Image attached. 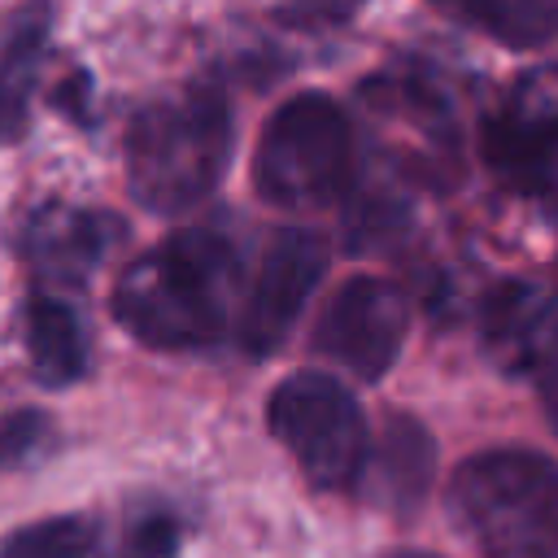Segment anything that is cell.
<instances>
[{
  "mask_svg": "<svg viewBox=\"0 0 558 558\" xmlns=\"http://www.w3.org/2000/svg\"><path fill=\"white\" fill-rule=\"evenodd\" d=\"M240 292V253L214 227H187L135 257L113 283V318L161 353H201L227 340Z\"/></svg>",
  "mask_w": 558,
  "mask_h": 558,
  "instance_id": "obj_1",
  "label": "cell"
},
{
  "mask_svg": "<svg viewBox=\"0 0 558 558\" xmlns=\"http://www.w3.org/2000/svg\"><path fill=\"white\" fill-rule=\"evenodd\" d=\"M235 148L231 105L218 87L153 100L126 126V187L148 214H187L222 183Z\"/></svg>",
  "mask_w": 558,
  "mask_h": 558,
  "instance_id": "obj_2",
  "label": "cell"
},
{
  "mask_svg": "<svg viewBox=\"0 0 558 558\" xmlns=\"http://www.w3.org/2000/svg\"><path fill=\"white\" fill-rule=\"evenodd\" d=\"M445 510L480 558H558V458L480 449L453 466Z\"/></svg>",
  "mask_w": 558,
  "mask_h": 558,
  "instance_id": "obj_3",
  "label": "cell"
},
{
  "mask_svg": "<svg viewBox=\"0 0 558 558\" xmlns=\"http://www.w3.org/2000/svg\"><path fill=\"white\" fill-rule=\"evenodd\" d=\"M353 183L349 113L318 92L283 100L262 126L253 153V187L275 209L336 205Z\"/></svg>",
  "mask_w": 558,
  "mask_h": 558,
  "instance_id": "obj_4",
  "label": "cell"
},
{
  "mask_svg": "<svg viewBox=\"0 0 558 558\" xmlns=\"http://www.w3.org/2000/svg\"><path fill=\"white\" fill-rule=\"evenodd\" d=\"M270 436L292 453L310 488L349 493L366 480L371 427L349 392L327 371H292L266 401Z\"/></svg>",
  "mask_w": 558,
  "mask_h": 558,
  "instance_id": "obj_5",
  "label": "cell"
},
{
  "mask_svg": "<svg viewBox=\"0 0 558 558\" xmlns=\"http://www.w3.org/2000/svg\"><path fill=\"white\" fill-rule=\"evenodd\" d=\"M480 153L506 192L558 209V65L514 78L501 109L484 122Z\"/></svg>",
  "mask_w": 558,
  "mask_h": 558,
  "instance_id": "obj_6",
  "label": "cell"
},
{
  "mask_svg": "<svg viewBox=\"0 0 558 558\" xmlns=\"http://www.w3.org/2000/svg\"><path fill=\"white\" fill-rule=\"evenodd\" d=\"M405 331L410 296L401 292V283L384 275H353L327 296L314 323V353L344 375L375 384L397 366Z\"/></svg>",
  "mask_w": 558,
  "mask_h": 558,
  "instance_id": "obj_7",
  "label": "cell"
},
{
  "mask_svg": "<svg viewBox=\"0 0 558 558\" xmlns=\"http://www.w3.org/2000/svg\"><path fill=\"white\" fill-rule=\"evenodd\" d=\"M327 240L310 227H279L262 244L248 292L240 296V344L248 357H270L301 323L314 288L327 275Z\"/></svg>",
  "mask_w": 558,
  "mask_h": 558,
  "instance_id": "obj_8",
  "label": "cell"
},
{
  "mask_svg": "<svg viewBox=\"0 0 558 558\" xmlns=\"http://www.w3.org/2000/svg\"><path fill=\"white\" fill-rule=\"evenodd\" d=\"M484 357L510 379H541L558 366V292L506 279L497 283L475 314Z\"/></svg>",
  "mask_w": 558,
  "mask_h": 558,
  "instance_id": "obj_9",
  "label": "cell"
},
{
  "mask_svg": "<svg viewBox=\"0 0 558 558\" xmlns=\"http://www.w3.org/2000/svg\"><path fill=\"white\" fill-rule=\"evenodd\" d=\"M122 218L78 205H44L31 214L22 231L26 262L35 275L52 288H83L109 257V248L122 240Z\"/></svg>",
  "mask_w": 558,
  "mask_h": 558,
  "instance_id": "obj_10",
  "label": "cell"
},
{
  "mask_svg": "<svg viewBox=\"0 0 558 558\" xmlns=\"http://www.w3.org/2000/svg\"><path fill=\"white\" fill-rule=\"evenodd\" d=\"M48 52V4L26 0L0 17V144H13L31 126V96Z\"/></svg>",
  "mask_w": 558,
  "mask_h": 558,
  "instance_id": "obj_11",
  "label": "cell"
},
{
  "mask_svg": "<svg viewBox=\"0 0 558 558\" xmlns=\"http://www.w3.org/2000/svg\"><path fill=\"white\" fill-rule=\"evenodd\" d=\"M366 475L375 484V497L392 514H414L436 480V440L414 414H392L379 432V445H371Z\"/></svg>",
  "mask_w": 558,
  "mask_h": 558,
  "instance_id": "obj_12",
  "label": "cell"
},
{
  "mask_svg": "<svg viewBox=\"0 0 558 558\" xmlns=\"http://www.w3.org/2000/svg\"><path fill=\"white\" fill-rule=\"evenodd\" d=\"M22 336H26V357L31 371L44 388H70L87 375V327L78 310L52 292H35L22 314Z\"/></svg>",
  "mask_w": 558,
  "mask_h": 558,
  "instance_id": "obj_13",
  "label": "cell"
},
{
  "mask_svg": "<svg viewBox=\"0 0 558 558\" xmlns=\"http://www.w3.org/2000/svg\"><path fill=\"white\" fill-rule=\"evenodd\" d=\"M432 4L506 48H545L558 39V0H432Z\"/></svg>",
  "mask_w": 558,
  "mask_h": 558,
  "instance_id": "obj_14",
  "label": "cell"
},
{
  "mask_svg": "<svg viewBox=\"0 0 558 558\" xmlns=\"http://www.w3.org/2000/svg\"><path fill=\"white\" fill-rule=\"evenodd\" d=\"M0 558H109V541L92 514H48L0 536Z\"/></svg>",
  "mask_w": 558,
  "mask_h": 558,
  "instance_id": "obj_15",
  "label": "cell"
},
{
  "mask_svg": "<svg viewBox=\"0 0 558 558\" xmlns=\"http://www.w3.org/2000/svg\"><path fill=\"white\" fill-rule=\"evenodd\" d=\"M179 549H183L179 514L157 497L131 501L118 536V558H179Z\"/></svg>",
  "mask_w": 558,
  "mask_h": 558,
  "instance_id": "obj_16",
  "label": "cell"
},
{
  "mask_svg": "<svg viewBox=\"0 0 558 558\" xmlns=\"http://www.w3.org/2000/svg\"><path fill=\"white\" fill-rule=\"evenodd\" d=\"M52 445V423L39 410H13L0 418V471H17L35 462Z\"/></svg>",
  "mask_w": 558,
  "mask_h": 558,
  "instance_id": "obj_17",
  "label": "cell"
},
{
  "mask_svg": "<svg viewBox=\"0 0 558 558\" xmlns=\"http://www.w3.org/2000/svg\"><path fill=\"white\" fill-rule=\"evenodd\" d=\"M362 0H283V13L301 26H336L357 13Z\"/></svg>",
  "mask_w": 558,
  "mask_h": 558,
  "instance_id": "obj_18",
  "label": "cell"
},
{
  "mask_svg": "<svg viewBox=\"0 0 558 558\" xmlns=\"http://www.w3.org/2000/svg\"><path fill=\"white\" fill-rule=\"evenodd\" d=\"M536 384H541V401H545L549 427H554V436H558V366H554V371H545Z\"/></svg>",
  "mask_w": 558,
  "mask_h": 558,
  "instance_id": "obj_19",
  "label": "cell"
},
{
  "mask_svg": "<svg viewBox=\"0 0 558 558\" xmlns=\"http://www.w3.org/2000/svg\"><path fill=\"white\" fill-rule=\"evenodd\" d=\"M384 558H440V554H427V549H392Z\"/></svg>",
  "mask_w": 558,
  "mask_h": 558,
  "instance_id": "obj_20",
  "label": "cell"
}]
</instances>
